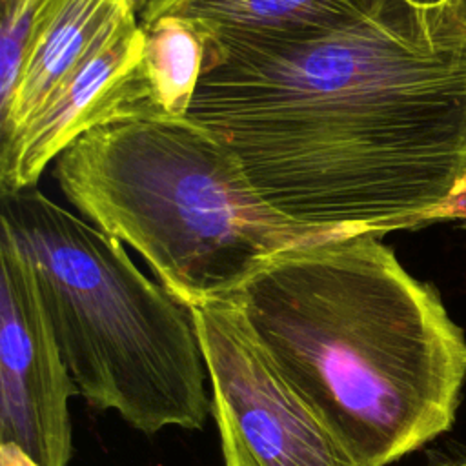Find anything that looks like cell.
I'll return each mask as SVG.
<instances>
[{
  "label": "cell",
  "instance_id": "obj_1",
  "mask_svg": "<svg viewBox=\"0 0 466 466\" xmlns=\"http://www.w3.org/2000/svg\"><path fill=\"white\" fill-rule=\"evenodd\" d=\"M187 115L304 228H419L466 173V24L446 2L377 0L308 40H209Z\"/></svg>",
  "mask_w": 466,
  "mask_h": 466
},
{
  "label": "cell",
  "instance_id": "obj_2",
  "mask_svg": "<svg viewBox=\"0 0 466 466\" xmlns=\"http://www.w3.org/2000/svg\"><path fill=\"white\" fill-rule=\"evenodd\" d=\"M379 237L286 248L224 297L368 466L448 431L466 379L462 329Z\"/></svg>",
  "mask_w": 466,
  "mask_h": 466
},
{
  "label": "cell",
  "instance_id": "obj_3",
  "mask_svg": "<svg viewBox=\"0 0 466 466\" xmlns=\"http://www.w3.org/2000/svg\"><path fill=\"white\" fill-rule=\"evenodd\" d=\"M53 175L93 226L137 249L187 308L228 297L269 255L329 237L268 206L233 149L189 115L91 129L60 153Z\"/></svg>",
  "mask_w": 466,
  "mask_h": 466
},
{
  "label": "cell",
  "instance_id": "obj_4",
  "mask_svg": "<svg viewBox=\"0 0 466 466\" xmlns=\"http://www.w3.org/2000/svg\"><path fill=\"white\" fill-rule=\"evenodd\" d=\"M78 395L131 428L202 430L211 415L191 308L147 279L120 240L35 187L2 195Z\"/></svg>",
  "mask_w": 466,
  "mask_h": 466
},
{
  "label": "cell",
  "instance_id": "obj_5",
  "mask_svg": "<svg viewBox=\"0 0 466 466\" xmlns=\"http://www.w3.org/2000/svg\"><path fill=\"white\" fill-rule=\"evenodd\" d=\"M191 313L224 466H368L280 370L233 302L213 300Z\"/></svg>",
  "mask_w": 466,
  "mask_h": 466
},
{
  "label": "cell",
  "instance_id": "obj_6",
  "mask_svg": "<svg viewBox=\"0 0 466 466\" xmlns=\"http://www.w3.org/2000/svg\"><path fill=\"white\" fill-rule=\"evenodd\" d=\"M78 393L42 306L31 266L0 237V442L38 466H69V399Z\"/></svg>",
  "mask_w": 466,
  "mask_h": 466
},
{
  "label": "cell",
  "instance_id": "obj_7",
  "mask_svg": "<svg viewBox=\"0 0 466 466\" xmlns=\"http://www.w3.org/2000/svg\"><path fill=\"white\" fill-rule=\"evenodd\" d=\"M146 33L131 25L106 44L25 126L2 140L0 193L35 187L44 169L82 135L109 122L160 115L144 66Z\"/></svg>",
  "mask_w": 466,
  "mask_h": 466
},
{
  "label": "cell",
  "instance_id": "obj_8",
  "mask_svg": "<svg viewBox=\"0 0 466 466\" xmlns=\"http://www.w3.org/2000/svg\"><path fill=\"white\" fill-rule=\"evenodd\" d=\"M135 24L129 0H46L15 91L0 106L2 140L36 116L106 44Z\"/></svg>",
  "mask_w": 466,
  "mask_h": 466
},
{
  "label": "cell",
  "instance_id": "obj_9",
  "mask_svg": "<svg viewBox=\"0 0 466 466\" xmlns=\"http://www.w3.org/2000/svg\"><path fill=\"white\" fill-rule=\"evenodd\" d=\"M377 0H164L140 24L177 15L198 24L213 44L308 40L368 11Z\"/></svg>",
  "mask_w": 466,
  "mask_h": 466
},
{
  "label": "cell",
  "instance_id": "obj_10",
  "mask_svg": "<svg viewBox=\"0 0 466 466\" xmlns=\"http://www.w3.org/2000/svg\"><path fill=\"white\" fill-rule=\"evenodd\" d=\"M144 66L153 106L160 115L187 116L206 67L209 36L189 18L162 15L140 24Z\"/></svg>",
  "mask_w": 466,
  "mask_h": 466
},
{
  "label": "cell",
  "instance_id": "obj_11",
  "mask_svg": "<svg viewBox=\"0 0 466 466\" xmlns=\"http://www.w3.org/2000/svg\"><path fill=\"white\" fill-rule=\"evenodd\" d=\"M0 106L18 82L46 0H0Z\"/></svg>",
  "mask_w": 466,
  "mask_h": 466
},
{
  "label": "cell",
  "instance_id": "obj_12",
  "mask_svg": "<svg viewBox=\"0 0 466 466\" xmlns=\"http://www.w3.org/2000/svg\"><path fill=\"white\" fill-rule=\"evenodd\" d=\"M439 220H461L466 224V173L459 178L448 198L428 215L426 224Z\"/></svg>",
  "mask_w": 466,
  "mask_h": 466
},
{
  "label": "cell",
  "instance_id": "obj_13",
  "mask_svg": "<svg viewBox=\"0 0 466 466\" xmlns=\"http://www.w3.org/2000/svg\"><path fill=\"white\" fill-rule=\"evenodd\" d=\"M0 466H38L15 444H0Z\"/></svg>",
  "mask_w": 466,
  "mask_h": 466
},
{
  "label": "cell",
  "instance_id": "obj_14",
  "mask_svg": "<svg viewBox=\"0 0 466 466\" xmlns=\"http://www.w3.org/2000/svg\"><path fill=\"white\" fill-rule=\"evenodd\" d=\"M162 2H164V0H129V4H131V7H133V11H135L138 22L144 20V18H146L158 4H162Z\"/></svg>",
  "mask_w": 466,
  "mask_h": 466
},
{
  "label": "cell",
  "instance_id": "obj_15",
  "mask_svg": "<svg viewBox=\"0 0 466 466\" xmlns=\"http://www.w3.org/2000/svg\"><path fill=\"white\" fill-rule=\"evenodd\" d=\"M446 4L457 13V16L466 24V0H446Z\"/></svg>",
  "mask_w": 466,
  "mask_h": 466
},
{
  "label": "cell",
  "instance_id": "obj_16",
  "mask_svg": "<svg viewBox=\"0 0 466 466\" xmlns=\"http://www.w3.org/2000/svg\"><path fill=\"white\" fill-rule=\"evenodd\" d=\"M411 2H415V4H419V5H441V4H444L446 0H411Z\"/></svg>",
  "mask_w": 466,
  "mask_h": 466
},
{
  "label": "cell",
  "instance_id": "obj_17",
  "mask_svg": "<svg viewBox=\"0 0 466 466\" xmlns=\"http://www.w3.org/2000/svg\"><path fill=\"white\" fill-rule=\"evenodd\" d=\"M441 466H466V459H461V461H453V462H444Z\"/></svg>",
  "mask_w": 466,
  "mask_h": 466
}]
</instances>
